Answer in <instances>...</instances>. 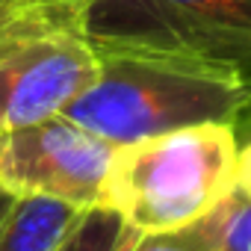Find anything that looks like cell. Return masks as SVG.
Wrapping results in <instances>:
<instances>
[{
	"mask_svg": "<svg viewBox=\"0 0 251 251\" xmlns=\"http://www.w3.org/2000/svg\"><path fill=\"white\" fill-rule=\"evenodd\" d=\"M95 50L98 74L62 115L112 145L207 121L236 124L251 109V86L216 62L142 45Z\"/></svg>",
	"mask_w": 251,
	"mask_h": 251,
	"instance_id": "cell-1",
	"label": "cell"
},
{
	"mask_svg": "<svg viewBox=\"0 0 251 251\" xmlns=\"http://www.w3.org/2000/svg\"><path fill=\"white\" fill-rule=\"evenodd\" d=\"M236 124H195L115 145L103 207L139 233L177 230L236 189Z\"/></svg>",
	"mask_w": 251,
	"mask_h": 251,
	"instance_id": "cell-2",
	"label": "cell"
},
{
	"mask_svg": "<svg viewBox=\"0 0 251 251\" xmlns=\"http://www.w3.org/2000/svg\"><path fill=\"white\" fill-rule=\"evenodd\" d=\"M98 74V50L80 9L24 6L0 9V130L53 115L83 95Z\"/></svg>",
	"mask_w": 251,
	"mask_h": 251,
	"instance_id": "cell-3",
	"label": "cell"
},
{
	"mask_svg": "<svg viewBox=\"0 0 251 251\" xmlns=\"http://www.w3.org/2000/svg\"><path fill=\"white\" fill-rule=\"evenodd\" d=\"M95 45H142L230 68L251 86V0H98L83 9Z\"/></svg>",
	"mask_w": 251,
	"mask_h": 251,
	"instance_id": "cell-4",
	"label": "cell"
},
{
	"mask_svg": "<svg viewBox=\"0 0 251 251\" xmlns=\"http://www.w3.org/2000/svg\"><path fill=\"white\" fill-rule=\"evenodd\" d=\"M115 145L53 115L0 130V189L12 195H50L74 207H103Z\"/></svg>",
	"mask_w": 251,
	"mask_h": 251,
	"instance_id": "cell-5",
	"label": "cell"
},
{
	"mask_svg": "<svg viewBox=\"0 0 251 251\" xmlns=\"http://www.w3.org/2000/svg\"><path fill=\"white\" fill-rule=\"evenodd\" d=\"M83 213L50 195H15L0 227V251H59Z\"/></svg>",
	"mask_w": 251,
	"mask_h": 251,
	"instance_id": "cell-6",
	"label": "cell"
},
{
	"mask_svg": "<svg viewBox=\"0 0 251 251\" xmlns=\"http://www.w3.org/2000/svg\"><path fill=\"white\" fill-rule=\"evenodd\" d=\"M225 216H227V198L186 227L163 233H136L127 251H219Z\"/></svg>",
	"mask_w": 251,
	"mask_h": 251,
	"instance_id": "cell-7",
	"label": "cell"
},
{
	"mask_svg": "<svg viewBox=\"0 0 251 251\" xmlns=\"http://www.w3.org/2000/svg\"><path fill=\"white\" fill-rule=\"evenodd\" d=\"M136 233L139 230L130 227L115 210L92 207L83 213V219L68 233L59 251H127Z\"/></svg>",
	"mask_w": 251,
	"mask_h": 251,
	"instance_id": "cell-8",
	"label": "cell"
},
{
	"mask_svg": "<svg viewBox=\"0 0 251 251\" xmlns=\"http://www.w3.org/2000/svg\"><path fill=\"white\" fill-rule=\"evenodd\" d=\"M219 251H251V198L236 189L227 198V216H225Z\"/></svg>",
	"mask_w": 251,
	"mask_h": 251,
	"instance_id": "cell-9",
	"label": "cell"
},
{
	"mask_svg": "<svg viewBox=\"0 0 251 251\" xmlns=\"http://www.w3.org/2000/svg\"><path fill=\"white\" fill-rule=\"evenodd\" d=\"M236 192L251 198V142L242 145L236 154Z\"/></svg>",
	"mask_w": 251,
	"mask_h": 251,
	"instance_id": "cell-10",
	"label": "cell"
},
{
	"mask_svg": "<svg viewBox=\"0 0 251 251\" xmlns=\"http://www.w3.org/2000/svg\"><path fill=\"white\" fill-rule=\"evenodd\" d=\"M15 3H24V6H56V9H86L98 0H15Z\"/></svg>",
	"mask_w": 251,
	"mask_h": 251,
	"instance_id": "cell-11",
	"label": "cell"
},
{
	"mask_svg": "<svg viewBox=\"0 0 251 251\" xmlns=\"http://www.w3.org/2000/svg\"><path fill=\"white\" fill-rule=\"evenodd\" d=\"M12 192H6V189H0V227H3V222H6V213H9V207H12Z\"/></svg>",
	"mask_w": 251,
	"mask_h": 251,
	"instance_id": "cell-12",
	"label": "cell"
}]
</instances>
